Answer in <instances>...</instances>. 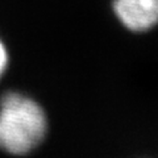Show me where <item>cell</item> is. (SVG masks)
Here are the masks:
<instances>
[{"label": "cell", "mask_w": 158, "mask_h": 158, "mask_svg": "<svg viewBox=\"0 0 158 158\" xmlns=\"http://www.w3.org/2000/svg\"><path fill=\"white\" fill-rule=\"evenodd\" d=\"M118 21L132 32H148L158 19V0H113Z\"/></svg>", "instance_id": "cell-2"}, {"label": "cell", "mask_w": 158, "mask_h": 158, "mask_svg": "<svg viewBox=\"0 0 158 158\" xmlns=\"http://www.w3.org/2000/svg\"><path fill=\"white\" fill-rule=\"evenodd\" d=\"M8 62H9L8 50H7L6 45H4V42L0 40V79H2L3 74L6 73V70H7Z\"/></svg>", "instance_id": "cell-3"}, {"label": "cell", "mask_w": 158, "mask_h": 158, "mask_svg": "<svg viewBox=\"0 0 158 158\" xmlns=\"http://www.w3.org/2000/svg\"><path fill=\"white\" fill-rule=\"evenodd\" d=\"M48 118L36 100L8 92L0 100V149L13 156L31 153L46 136Z\"/></svg>", "instance_id": "cell-1"}]
</instances>
